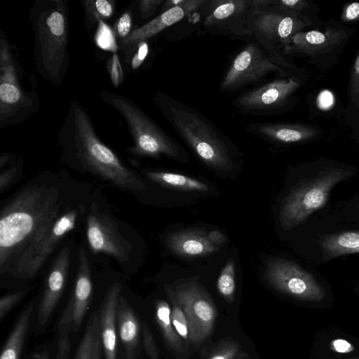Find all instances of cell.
Returning <instances> with one entry per match:
<instances>
[{
	"label": "cell",
	"mask_w": 359,
	"mask_h": 359,
	"mask_svg": "<svg viewBox=\"0 0 359 359\" xmlns=\"http://www.w3.org/2000/svg\"><path fill=\"white\" fill-rule=\"evenodd\" d=\"M107 69L112 86L118 88L123 81L124 74L118 55L115 53L107 61Z\"/></svg>",
	"instance_id": "cell-35"
},
{
	"label": "cell",
	"mask_w": 359,
	"mask_h": 359,
	"mask_svg": "<svg viewBox=\"0 0 359 359\" xmlns=\"http://www.w3.org/2000/svg\"><path fill=\"white\" fill-rule=\"evenodd\" d=\"M264 278L276 290L299 299L320 301L325 296L323 288L311 273L283 258L267 261Z\"/></svg>",
	"instance_id": "cell-15"
},
{
	"label": "cell",
	"mask_w": 359,
	"mask_h": 359,
	"mask_svg": "<svg viewBox=\"0 0 359 359\" xmlns=\"http://www.w3.org/2000/svg\"><path fill=\"white\" fill-rule=\"evenodd\" d=\"M252 0H205L201 6V27L211 34L234 39L250 36L248 15Z\"/></svg>",
	"instance_id": "cell-13"
},
{
	"label": "cell",
	"mask_w": 359,
	"mask_h": 359,
	"mask_svg": "<svg viewBox=\"0 0 359 359\" xmlns=\"http://www.w3.org/2000/svg\"><path fill=\"white\" fill-rule=\"evenodd\" d=\"M102 348V344L100 328V330L97 331V332L95 335L91 359H100Z\"/></svg>",
	"instance_id": "cell-46"
},
{
	"label": "cell",
	"mask_w": 359,
	"mask_h": 359,
	"mask_svg": "<svg viewBox=\"0 0 359 359\" xmlns=\"http://www.w3.org/2000/svg\"><path fill=\"white\" fill-rule=\"evenodd\" d=\"M121 285L116 283L104 295L99 314L100 334L105 359H116V316Z\"/></svg>",
	"instance_id": "cell-22"
},
{
	"label": "cell",
	"mask_w": 359,
	"mask_h": 359,
	"mask_svg": "<svg viewBox=\"0 0 359 359\" xmlns=\"http://www.w3.org/2000/svg\"><path fill=\"white\" fill-rule=\"evenodd\" d=\"M207 236L212 244L219 248L221 245H224L226 241L225 235L217 230H212L208 232Z\"/></svg>",
	"instance_id": "cell-44"
},
{
	"label": "cell",
	"mask_w": 359,
	"mask_h": 359,
	"mask_svg": "<svg viewBox=\"0 0 359 359\" xmlns=\"http://www.w3.org/2000/svg\"><path fill=\"white\" fill-rule=\"evenodd\" d=\"M271 5L276 9L294 15H303V11L308 6L304 0H271Z\"/></svg>",
	"instance_id": "cell-34"
},
{
	"label": "cell",
	"mask_w": 359,
	"mask_h": 359,
	"mask_svg": "<svg viewBox=\"0 0 359 359\" xmlns=\"http://www.w3.org/2000/svg\"><path fill=\"white\" fill-rule=\"evenodd\" d=\"M203 229H188L170 233L166 239L168 248L184 257H203L217 252L219 247L208 238Z\"/></svg>",
	"instance_id": "cell-20"
},
{
	"label": "cell",
	"mask_w": 359,
	"mask_h": 359,
	"mask_svg": "<svg viewBox=\"0 0 359 359\" xmlns=\"http://www.w3.org/2000/svg\"><path fill=\"white\" fill-rule=\"evenodd\" d=\"M70 264V249L63 248L53 261L44 283L41 298L38 320L44 325L52 315L62 294Z\"/></svg>",
	"instance_id": "cell-18"
},
{
	"label": "cell",
	"mask_w": 359,
	"mask_h": 359,
	"mask_svg": "<svg viewBox=\"0 0 359 359\" xmlns=\"http://www.w3.org/2000/svg\"><path fill=\"white\" fill-rule=\"evenodd\" d=\"M117 330L127 359H136L140 343V325L128 301L121 294L116 316Z\"/></svg>",
	"instance_id": "cell-23"
},
{
	"label": "cell",
	"mask_w": 359,
	"mask_h": 359,
	"mask_svg": "<svg viewBox=\"0 0 359 359\" xmlns=\"http://www.w3.org/2000/svg\"><path fill=\"white\" fill-rule=\"evenodd\" d=\"M342 18L345 21L359 20V2L348 4L344 10Z\"/></svg>",
	"instance_id": "cell-43"
},
{
	"label": "cell",
	"mask_w": 359,
	"mask_h": 359,
	"mask_svg": "<svg viewBox=\"0 0 359 359\" xmlns=\"http://www.w3.org/2000/svg\"><path fill=\"white\" fill-rule=\"evenodd\" d=\"M348 174L342 169L330 168L298 184L281 203L279 220L282 228L295 227L323 207L332 189Z\"/></svg>",
	"instance_id": "cell-9"
},
{
	"label": "cell",
	"mask_w": 359,
	"mask_h": 359,
	"mask_svg": "<svg viewBox=\"0 0 359 359\" xmlns=\"http://www.w3.org/2000/svg\"><path fill=\"white\" fill-rule=\"evenodd\" d=\"M172 289L188 318L191 344L198 347L212 332L217 309L210 297L196 281L179 284Z\"/></svg>",
	"instance_id": "cell-14"
},
{
	"label": "cell",
	"mask_w": 359,
	"mask_h": 359,
	"mask_svg": "<svg viewBox=\"0 0 359 359\" xmlns=\"http://www.w3.org/2000/svg\"><path fill=\"white\" fill-rule=\"evenodd\" d=\"M304 15L281 12L271 5V0H252L248 15L250 36L271 53L283 51L291 38L309 25Z\"/></svg>",
	"instance_id": "cell-8"
},
{
	"label": "cell",
	"mask_w": 359,
	"mask_h": 359,
	"mask_svg": "<svg viewBox=\"0 0 359 359\" xmlns=\"http://www.w3.org/2000/svg\"><path fill=\"white\" fill-rule=\"evenodd\" d=\"M76 209L62 212L16 259L9 273L19 278L34 276L62 238L76 226Z\"/></svg>",
	"instance_id": "cell-12"
},
{
	"label": "cell",
	"mask_w": 359,
	"mask_h": 359,
	"mask_svg": "<svg viewBox=\"0 0 359 359\" xmlns=\"http://www.w3.org/2000/svg\"><path fill=\"white\" fill-rule=\"evenodd\" d=\"M281 53H271L253 41L232 57L220 83L222 93L243 92L286 74L290 69Z\"/></svg>",
	"instance_id": "cell-7"
},
{
	"label": "cell",
	"mask_w": 359,
	"mask_h": 359,
	"mask_svg": "<svg viewBox=\"0 0 359 359\" xmlns=\"http://www.w3.org/2000/svg\"><path fill=\"white\" fill-rule=\"evenodd\" d=\"M350 97L352 101L359 105V55H358L350 80Z\"/></svg>",
	"instance_id": "cell-39"
},
{
	"label": "cell",
	"mask_w": 359,
	"mask_h": 359,
	"mask_svg": "<svg viewBox=\"0 0 359 359\" xmlns=\"http://www.w3.org/2000/svg\"><path fill=\"white\" fill-rule=\"evenodd\" d=\"M149 53L148 41H143L137 45L135 53L130 60V65L133 69L135 70L144 62Z\"/></svg>",
	"instance_id": "cell-40"
},
{
	"label": "cell",
	"mask_w": 359,
	"mask_h": 359,
	"mask_svg": "<svg viewBox=\"0 0 359 359\" xmlns=\"http://www.w3.org/2000/svg\"><path fill=\"white\" fill-rule=\"evenodd\" d=\"M17 159V156L15 154L11 153H2L0 154V168L2 169L4 167L10 164L11 161Z\"/></svg>",
	"instance_id": "cell-49"
},
{
	"label": "cell",
	"mask_w": 359,
	"mask_h": 359,
	"mask_svg": "<svg viewBox=\"0 0 359 359\" xmlns=\"http://www.w3.org/2000/svg\"><path fill=\"white\" fill-rule=\"evenodd\" d=\"M24 74L15 47L0 29L1 129L24 123L40 109L36 89L26 88Z\"/></svg>",
	"instance_id": "cell-6"
},
{
	"label": "cell",
	"mask_w": 359,
	"mask_h": 359,
	"mask_svg": "<svg viewBox=\"0 0 359 359\" xmlns=\"http://www.w3.org/2000/svg\"><path fill=\"white\" fill-rule=\"evenodd\" d=\"M61 213L60 193L54 186L29 185L10 200L0 214V272L8 273Z\"/></svg>",
	"instance_id": "cell-2"
},
{
	"label": "cell",
	"mask_w": 359,
	"mask_h": 359,
	"mask_svg": "<svg viewBox=\"0 0 359 359\" xmlns=\"http://www.w3.org/2000/svg\"><path fill=\"white\" fill-rule=\"evenodd\" d=\"M144 174L155 183L170 189L199 192H205L209 189L205 183L184 175L153 170L144 171Z\"/></svg>",
	"instance_id": "cell-27"
},
{
	"label": "cell",
	"mask_w": 359,
	"mask_h": 359,
	"mask_svg": "<svg viewBox=\"0 0 359 359\" xmlns=\"http://www.w3.org/2000/svg\"><path fill=\"white\" fill-rule=\"evenodd\" d=\"M100 96L126 121L133 140V145L127 149L130 154L153 158L164 156L182 162L187 161V154L180 143L135 102L107 91L101 92Z\"/></svg>",
	"instance_id": "cell-5"
},
{
	"label": "cell",
	"mask_w": 359,
	"mask_h": 359,
	"mask_svg": "<svg viewBox=\"0 0 359 359\" xmlns=\"http://www.w3.org/2000/svg\"><path fill=\"white\" fill-rule=\"evenodd\" d=\"M243 353L238 341L225 339L217 344L205 359H238Z\"/></svg>",
	"instance_id": "cell-32"
},
{
	"label": "cell",
	"mask_w": 359,
	"mask_h": 359,
	"mask_svg": "<svg viewBox=\"0 0 359 359\" xmlns=\"http://www.w3.org/2000/svg\"><path fill=\"white\" fill-rule=\"evenodd\" d=\"M238 359H249V357L248 355L244 353L240 358H238Z\"/></svg>",
	"instance_id": "cell-51"
},
{
	"label": "cell",
	"mask_w": 359,
	"mask_h": 359,
	"mask_svg": "<svg viewBox=\"0 0 359 359\" xmlns=\"http://www.w3.org/2000/svg\"><path fill=\"white\" fill-rule=\"evenodd\" d=\"M155 317L168 346L176 353H185L187 347L172 323L171 307L166 301L158 299L155 302Z\"/></svg>",
	"instance_id": "cell-26"
},
{
	"label": "cell",
	"mask_w": 359,
	"mask_h": 359,
	"mask_svg": "<svg viewBox=\"0 0 359 359\" xmlns=\"http://www.w3.org/2000/svg\"><path fill=\"white\" fill-rule=\"evenodd\" d=\"M63 159L103 180L130 191L147 188L143 181L97 135L87 111L72 100L57 134Z\"/></svg>",
	"instance_id": "cell-1"
},
{
	"label": "cell",
	"mask_w": 359,
	"mask_h": 359,
	"mask_svg": "<svg viewBox=\"0 0 359 359\" xmlns=\"http://www.w3.org/2000/svg\"><path fill=\"white\" fill-rule=\"evenodd\" d=\"M245 131L265 141L278 144L305 141L316 133L315 130L306 126L275 122L251 123L245 128Z\"/></svg>",
	"instance_id": "cell-19"
},
{
	"label": "cell",
	"mask_w": 359,
	"mask_h": 359,
	"mask_svg": "<svg viewBox=\"0 0 359 359\" xmlns=\"http://www.w3.org/2000/svg\"><path fill=\"white\" fill-rule=\"evenodd\" d=\"M93 291L90 269L84 248L79 255L78 271L72 296L57 325V359H68L70 337L79 330L90 305Z\"/></svg>",
	"instance_id": "cell-11"
},
{
	"label": "cell",
	"mask_w": 359,
	"mask_h": 359,
	"mask_svg": "<svg viewBox=\"0 0 359 359\" xmlns=\"http://www.w3.org/2000/svg\"><path fill=\"white\" fill-rule=\"evenodd\" d=\"M116 35L104 21H100L97 25L95 34V43L102 50L116 53L119 46L116 39Z\"/></svg>",
	"instance_id": "cell-33"
},
{
	"label": "cell",
	"mask_w": 359,
	"mask_h": 359,
	"mask_svg": "<svg viewBox=\"0 0 359 359\" xmlns=\"http://www.w3.org/2000/svg\"><path fill=\"white\" fill-rule=\"evenodd\" d=\"M34 305L27 304L20 313L1 351L0 359H20Z\"/></svg>",
	"instance_id": "cell-24"
},
{
	"label": "cell",
	"mask_w": 359,
	"mask_h": 359,
	"mask_svg": "<svg viewBox=\"0 0 359 359\" xmlns=\"http://www.w3.org/2000/svg\"><path fill=\"white\" fill-rule=\"evenodd\" d=\"M220 295L229 303L234 299L236 290L235 262L230 259L222 269L217 281Z\"/></svg>",
	"instance_id": "cell-31"
},
{
	"label": "cell",
	"mask_w": 359,
	"mask_h": 359,
	"mask_svg": "<svg viewBox=\"0 0 359 359\" xmlns=\"http://www.w3.org/2000/svg\"><path fill=\"white\" fill-rule=\"evenodd\" d=\"M333 345L335 350L339 353H347L353 350L351 345L343 339L335 340Z\"/></svg>",
	"instance_id": "cell-47"
},
{
	"label": "cell",
	"mask_w": 359,
	"mask_h": 359,
	"mask_svg": "<svg viewBox=\"0 0 359 359\" xmlns=\"http://www.w3.org/2000/svg\"><path fill=\"white\" fill-rule=\"evenodd\" d=\"M165 0H140L139 10L142 18H149L161 7Z\"/></svg>",
	"instance_id": "cell-42"
},
{
	"label": "cell",
	"mask_w": 359,
	"mask_h": 359,
	"mask_svg": "<svg viewBox=\"0 0 359 359\" xmlns=\"http://www.w3.org/2000/svg\"><path fill=\"white\" fill-rule=\"evenodd\" d=\"M318 103L320 108L328 109L333 103V96L328 90H323L319 95L318 98Z\"/></svg>",
	"instance_id": "cell-45"
},
{
	"label": "cell",
	"mask_w": 359,
	"mask_h": 359,
	"mask_svg": "<svg viewBox=\"0 0 359 359\" xmlns=\"http://www.w3.org/2000/svg\"><path fill=\"white\" fill-rule=\"evenodd\" d=\"M186 1L187 0H165L160 8V11L163 13L170 8L181 6L185 4Z\"/></svg>",
	"instance_id": "cell-48"
},
{
	"label": "cell",
	"mask_w": 359,
	"mask_h": 359,
	"mask_svg": "<svg viewBox=\"0 0 359 359\" xmlns=\"http://www.w3.org/2000/svg\"><path fill=\"white\" fill-rule=\"evenodd\" d=\"M166 292L172 303V323L188 348L189 344H191V330L188 318L182 306L177 299L172 287H167Z\"/></svg>",
	"instance_id": "cell-29"
},
{
	"label": "cell",
	"mask_w": 359,
	"mask_h": 359,
	"mask_svg": "<svg viewBox=\"0 0 359 359\" xmlns=\"http://www.w3.org/2000/svg\"><path fill=\"white\" fill-rule=\"evenodd\" d=\"M86 236L94 253H104L121 262H126L130 244L122 237L113 220L97 210L89 212L86 219Z\"/></svg>",
	"instance_id": "cell-16"
},
{
	"label": "cell",
	"mask_w": 359,
	"mask_h": 359,
	"mask_svg": "<svg viewBox=\"0 0 359 359\" xmlns=\"http://www.w3.org/2000/svg\"><path fill=\"white\" fill-rule=\"evenodd\" d=\"M132 15L130 11L123 13L116 20L113 30L116 36L121 41L131 33Z\"/></svg>",
	"instance_id": "cell-36"
},
{
	"label": "cell",
	"mask_w": 359,
	"mask_h": 359,
	"mask_svg": "<svg viewBox=\"0 0 359 359\" xmlns=\"http://www.w3.org/2000/svg\"><path fill=\"white\" fill-rule=\"evenodd\" d=\"M142 339L144 350L149 359H160L158 347L149 328L143 325Z\"/></svg>",
	"instance_id": "cell-38"
},
{
	"label": "cell",
	"mask_w": 359,
	"mask_h": 359,
	"mask_svg": "<svg viewBox=\"0 0 359 359\" xmlns=\"http://www.w3.org/2000/svg\"><path fill=\"white\" fill-rule=\"evenodd\" d=\"M325 259L359 252V231H346L330 235L321 241Z\"/></svg>",
	"instance_id": "cell-25"
},
{
	"label": "cell",
	"mask_w": 359,
	"mask_h": 359,
	"mask_svg": "<svg viewBox=\"0 0 359 359\" xmlns=\"http://www.w3.org/2000/svg\"><path fill=\"white\" fill-rule=\"evenodd\" d=\"M100 328V318L97 311L92 315L87 324L74 359H91L95 335Z\"/></svg>",
	"instance_id": "cell-30"
},
{
	"label": "cell",
	"mask_w": 359,
	"mask_h": 359,
	"mask_svg": "<svg viewBox=\"0 0 359 359\" xmlns=\"http://www.w3.org/2000/svg\"><path fill=\"white\" fill-rule=\"evenodd\" d=\"M152 102L201 161L218 171L232 170L237 148L212 122L191 106L162 91L154 94Z\"/></svg>",
	"instance_id": "cell-3"
},
{
	"label": "cell",
	"mask_w": 359,
	"mask_h": 359,
	"mask_svg": "<svg viewBox=\"0 0 359 359\" xmlns=\"http://www.w3.org/2000/svg\"><path fill=\"white\" fill-rule=\"evenodd\" d=\"M33 359H49L48 351L44 349L34 355Z\"/></svg>",
	"instance_id": "cell-50"
},
{
	"label": "cell",
	"mask_w": 359,
	"mask_h": 359,
	"mask_svg": "<svg viewBox=\"0 0 359 359\" xmlns=\"http://www.w3.org/2000/svg\"><path fill=\"white\" fill-rule=\"evenodd\" d=\"M346 36L342 30L327 29L325 32L312 30L299 32L290 39L283 50L285 54L302 53L313 55L330 50Z\"/></svg>",
	"instance_id": "cell-21"
},
{
	"label": "cell",
	"mask_w": 359,
	"mask_h": 359,
	"mask_svg": "<svg viewBox=\"0 0 359 359\" xmlns=\"http://www.w3.org/2000/svg\"><path fill=\"white\" fill-rule=\"evenodd\" d=\"M22 160L20 159L15 162L14 165H11L10 168L5 170H1L0 173V191L1 193L6 191L13 180L15 178L16 174L18 172V165L21 164Z\"/></svg>",
	"instance_id": "cell-41"
},
{
	"label": "cell",
	"mask_w": 359,
	"mask_h": 359,
	"mask_svg": "<svg viewBox=\"0 0 359 359\" xmlns=\"http://www.w3.org/2000/svg\"><path fill=\"white\" fill-rule=\"evenodd\" d=\"M85 15V27L87 30L100 21L111 18L115 12L116 2L114 0H83L81 1Z\"/></svg>",
	"instance_id": "cell-28"
},
{
	"label": "cell",
	"mask_w": 359,
	"mask_h": 359,
	"mask_svg": "<svg viewBox=\"0 0 359 359\" xmlns=\"http://www.w3.org/2000/svg\"><path fill=\"white\" fill-rule=\"evenodd\" d=\"M290 69L283 75L240 93L231 101L234 108L244 115L254 116H273L288 109L301 84Z\"/></svg>",
	"instance_id": "cell-10"
},
{
	"label": "cell",
	"mask_w": 359,
	"mask_h": 359,
	"mask_svg": "<svg viewBox=\"0 0 359 359\" xmlns=\"http://www.w3.org/2000/svg\"><path fill=\"white\" fill-rule=\"evenodd\" d=\"M69 14L67 0H36L29 12L35 69L56 86L63 82L70 63Z\"/></svg>",
	"instance_id": "cell-4"
},
{
	"label": "cell",
	"mask_w": 359,
	"mask_h": 359,
	"mask_svg": "<svg viewBox=\"0 0 359 359\" xmlns=\"http://www.w3.org/2000/svg\"><path fill=\"white\" fill-rule=\"evenodd\" d=\"M25 292L17 291L3 296L0 299V320L4 318L13 309V307L21 300Z\"/></svg>",
	"instance_id": "cell-37"
},
{
	"label": "cell",
	"mask_w": 359,
	"mask_h": 359,
	"mask_svg": "<svg viewBox=\"0 0 359 359\" xmlns=\"http://www.w3.org/2000/svg\"><path fill=\"white\" fill-rule=\"evenodd\" d=\"M205 1L187 0L185 4L161 13L148 22L133 30L128 37L118 42L119 48L124 55L125 62H130L140 42L147 41L168 27L200 11Z\"/></svg>",
	"instance_id": "cell-17"
}]
</instances>
